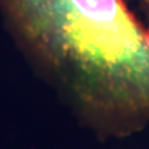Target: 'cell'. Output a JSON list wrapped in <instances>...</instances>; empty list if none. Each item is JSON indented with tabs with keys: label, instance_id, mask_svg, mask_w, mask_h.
<instances>
[{
	"label": "cell",
	"instance_id": "obj_1",
	"mask_svg": "<svg viewBox=\"0 0 149 149\" xmlns=\"http://www.w3.org/2000/svg\"><path fill=\"white\" fill-rule=\"evenodd\" d=\"M40 65L116 132L149 123V29L124 0H0Z\"/></svg>",
	"mask_w": 149,
	"mask_h": 149
},
{
	"label": "cell",
	"instance_id": "obj_2",
	"mask_svg": "<svg viewBox=\"0 0 149 149\" xmlns=\"http://www.w3.org/2000/svg\"><path fill=\"white\" fill-rule=\"evenodd\" d=\"M139 5L141 6V8L144 9L146 16L149 19V0H139Z\"/></svg>",
	"mask_w": 149,
	"mask_h": 149
}]
</instances>
